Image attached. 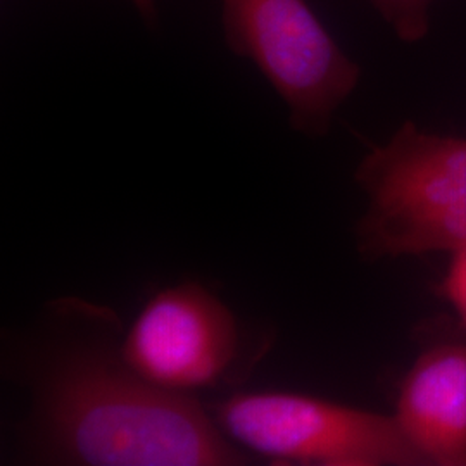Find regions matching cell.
I'll list each match as a JSON object with an SVG mask.
<instances>
[{
    "label": "cell",
    "mask_w": 466,
    "mask_h": 466,
    "mask_svg": "<svg viewBox=\"0 0 466 466\" xmlns=\"http://www.w3.org/2000/svg\"><path fill=\"white\" fill-rule=\"evenodd\" d=\"M238 350L240 330L230 308L196 282L156 292L121 344L135 373L184 396L225 380Z\"/></svg>",
    "instance_id": "cell-5"
},
{
    "label": "cell",
    "mask_w": 466,
    "mask_h": 466,
    "mask_svg": "<svg viewBox=\"0 0 466 466\" xmlns=\"http://www.w3.org/2000/svg\"><path fill=\"white\" fill-rule=\"evenodd\" d=\"M227 46L249 59L289 109L294 130L325 137L361 67L337 46L306 0H221Z\"/></svg>",
    "instance_id": "cell-4"
},
{
    "label": "cell",
    "mask_w": 466,
    "mask_h": 466,
    "mask_svg": "<svg viewBox=\"0 0 466 466\" xmlns=\"http://www.w3.org/2000/svg\"><path fill=\"white\" fill-rule=\"evenodd\" d=\"M137 11L142 15L146 21H154L156 19V4L154 0H132Z\"/></svg>",
    "instance_id": "cell-9"
},
{
    "label": "cell",
    "mask_w": 466,
    "mask_h": 466,
    "mask_svg": "<svg viewBox=\"0 0 466 466\" xmlns=\"http://www.w3.org/2000/svg\"><path fill=\"white\" fill-rule=\"evenodd\" d=\"M402 42L417 44L431 32L433 0H370Z\"/></svg>",
    "instance_id": "cell-7"
},
{
    "label": "cell",
    "mask_w": 466,
    "mask_h": 466,
    "mask_svg": "<svg viewBox=\"0 0 466 466\" xmlns=\"http://www.w3.org/2000/svg\"><path fill=\"white\" fill-rule=\"evenodd\" d=\"M218 427L248 452L282 465L427 466L394 417L296 392H238Z\"/></svg>",
    "instance_id": "cell-3"
},
{
    "label": "cell",
    "mask_w": 466,
    "mask_h": 466,
    "mask_svg": "<svg viewBox=\"0 0 466 466\" xmlns=\"http://www.w3.org/2000/svg\"><path fill=\"white\" fill-rule=\"evenodd\" d=\"M354 178L368 198L356 230L368 259L466 249V138L406 121Z\"/></svg>",
    "instance_id": "cell-2"
},
{
    "label": "cell",
    "mask_w": 466,
    "mask_h": 466,
    "mask_svg": "<svg viewBox=\"0 0 466 466\" xmlns=\"http://www.w3.org/2000/svg\"><path fill=\"white\" fill-rule=\"evenodd\" d=\"M44 458L84 466L248 465L240 450L192 396L135 373L109 344L56 354L36 387Z\"/></svg>",
    "instance_id": "cell-1"
},
{
    "label": "cell",
    "mask_w": 466,
    "mask_h": 466,
    "mask_svg": "<svg viewBox=\"0 0 466 466\" xmlns=\"http://www.w3.org/2000/svg\"><path fill=\"white\" fill-rule=\"evenodd\" d=\"M396 421L427 466H466V339L421 348L400 383Z\"/></svg>",
    "instance_id": "cell-6"
},
{
    "label": "cell",
    "mask_w": 466,
    "mask_h": 466,
    "mask_svg": "<svg viewBox=\"0 0 466 466\" xmlns=\"http://www.w3.org/2000/svg\"><path fill=\"white\" fill-rule=\"evenodd\" d=\"M437 292L454 308L466 332V249L452 254L450 269L439 283Z\"/></svg>",
    "instance_id": "cell-8"
}]
</instances>
